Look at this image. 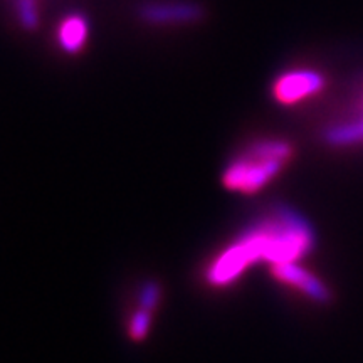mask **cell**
Returning <instances> with one entry per match:
<instances>
[{
	"instance_id": "1",
	"label": "cell",
	"mask_w": 363,
	"mask_h": 363,
	"mask_svg": "<svg viewBox=\"0 0 363 363\" xmlns=\"http://www.w3.org/2000/svg\"><path fill=\"white\" fill-rule=\"evenodd\" d=\"M315 247L310 222L294 208L281 206L271 216L247 227L225 251L219 254L206 272L214 288L233 284L249 267L266 261L271 266L298 262Z\"/></svg>"
},
{
	"instance_id": "2",
	"label": "cell",
	"mask_w": 363,
	"mask_h": 363,
	"mask_svg": "<svg viewBox=\"0 0 363 363\" xmlns=\"http://www.w3.org/2000/svg\"><path fill=\"white\" fill-rule=\"evenodd\" d=\"M293 153V147L284 140H261L227 165L222 184L233 192L246 195L259 192L279 175Z\"/></svg>"
},
{
	"instance_id": "3",
	"label": "cell",
	"mask_w": 363,
	"mask_h": 363,
	"mask_svg": "<svg viewBox=\"0 0 363 363\" xmlns=\"http://www.w3.org/2000/svg\"><path fill=\"white\" fill-rule=\"evenodd\" d=\"M272 276L289 288L296 289L301 294H305L308 299L318 303V305H328L331 301V293L326 288V284L320 278L305 267H301L298 262H284V264L271 266Z\"/></svg>"
},
{
	"instance_id": "4",
	"label": "cell",
	"mask_w": 363,
	"mask_h": 363,
	"mask_svg": "<svg viewBox=\"0 0 363 363\" xmlns=\"http://www.w3.org/2000/svg\"><path fill=\"white\" fill-rule=\"evenodd\" d=\"M325 79L316 71H293L281 76L272 86V94L283 104H294L323 89Z\"/></svg>"
},
{
	"instance_id": "5",
	"label": "cell",
	"mask_w": 363,
	"mask_h": 363,
	"mask_svg": "<svg viewBox=\"0 0 363 363\" xmlns=\"http://www.w3.org/2000/svg\"><path fill=\"white\" fill-rule=\"evenodd\" d=\"M202 16V7L192 2L145 4L140 9V17L153 26L192 24V22L201 21Z\"/></svg>"
},
{
	"instance_id": "6",
	"label": "cell",
	"mask_w": 363,
	"mask_h": 363,
	"mask_svg": "<svg viewBox=\"0 0 363 363\" xmlns=\"http://www.w3.org/2000/svg\"><path fill=\"white\" fill-rule=\"evenodd\" d=\"M88 35V24L81 16H71L59 29V44L66 52L76 54L83 49Z\"/></svg>"
},
{
	"instance_id": "7",
	"label": "cell",
	"mask_w": 363,
	"mask_h": 363,
	"mask_svg": "<svg viewBox=\"0 0 363 363\" xmlns=\"http://www.w3.org/2000/svg\"><path fill=\"white\" fill-rule=\"evenodd\" d=\"M325 142L331 147H347V145L363 142V120L355 123L331 126L325 131Z\"/></svg>"
},
{
	"instance_id": "8",
	"label": "cell",
	"mask_w": 363,
	"mask_h": 363,
	"mask_svg": "<svg viewBox=\"0 0 363 363\" xmlns=\"http://www.w3.org/2000/svg\"><path fill=\"white\" fill-rule=\"evenodd\" d=\"M150 326H152V311L138 308L130 318L128 323V337L133 342H143L148 337Z\"/></svg>"
},
{
	"instance_id": "9",
	"label": "cell",
	"mask_w": 363,
	"mask_h": 363,
	"mask_svg": "<svg viewBox=\"0 0 363 363\" xmlns=\"http://www.w3.org/2000/svg\"><path fill=\"white\" fill-rule=\"evenodd\" d=\"M140 306L147 311H155L162 299V286L157 281H148L140 291Z\"/></svg>"
},
{
	"instance_id": "10",
	"label": "cell",
	"mask_w": 363,
	"mask_h": 363,
	"mask_svg": "<svg viewBox=\"0 0 363 363\" xmlns=\"http://www.w3.org/2000/svg\"><path fill=\"white\" fill-rule=\"evenodd\" d=\"M17 13H19L21 24L27 30L38 29L39 13L34 0H17Z\"/></svg>"
}]
</instances>
